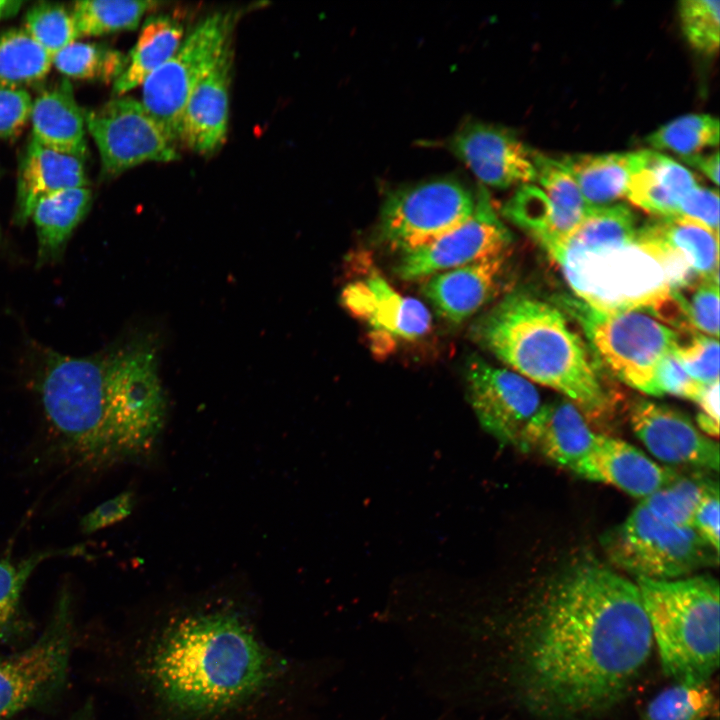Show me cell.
<instances>
[{
    "label": "cell",
    "instance_id": "13",
    "mask_svg": "<svg viewBox=\"0 0 720 720\" xmlns=\"http://www.w3.org/2000/svg\"><path fill=\"white\" fill-rule=\"evenodd\" d=\"M344 309L369 328L371 351L385 358L399 341H416L432 327L429 309L403 296L375 269L349 282L340 295Z\"/></svg>",
    "mask_w": 720,
    "mask_h": 720
},
{
    "label": "cell",
    "instance_id": "44",
    "mask_svg": "<svg viewBox=\"0 0 720 720\" xmlns=\"http://www.w3.org/2000/svg\"><path fill=\"white\" fill-rule=\"evenodd\" d=\"M656 382L661 394L668 393L696 402L705 386L684 370L672 351L661 360L656 372Z\"/></svg>",
    "mask_w": 720,
    "mask_h": 720
},
{
    "label": "cell",
    "instance_id": "42",
    "mask_svg": "<svg viewBox=\"0 0 720 720\" xmlns=\"http://www.w3.org/2000/svg\"><path fill=\"white\" fill-rule=\"evenodd\" d=\"M715 280L703 279L694 285L690 299L684 297L689 322L707 336H719V289Z\"/></svg>",
    "mask_w": 720,
    "mask_h": 720
},
{
    "label": "cell",
    "instance_id": "31",
    "mask_svg": "<svg viewBox=\"0 0 720 720\" xmlns=\"http://www.w3.org/2000/svg\"><path fill=\"white\" fill-rule=\"evenodd\" d=\"M636 217L624 204L589 208L571 235L554 250L588 252L631 241L637 233Z\"/></svg>",
    "mask_w": 720,
    "mask_h": 720
},
{
    "label": "cell",
    "instance_id": "35",
    "mask_svg": "<svg viewBox=\"0 0 720 720\" xmlns=\"http://www.w3.org/2000/svg\"><path fill=\"white\" fill-rule=\"evenodd\" d=\"M710 478L701 473L678 474L641 503L673 525L693 528L694 514Z\"/></svg>",
    "mask_w": 720,
    "mask_h": 720
},
{
    "label": "cell",
    "instance_id": "16",
    "mask_svg": "<svg viewBox=\"0 0 720 720\" xmlns=\"http://www.w3.org/2000/svg\"><path fill=\"white\" fill-rule=\"evenodd\" d=\"M449 148L490 187L506 189L536 181L535 151L511 129L470 122L455 133Z\"/></svg>",
    "mask_w": 720,
    "mask_h": 720
},
{
    "label": "cell",
    "instance_id": "32",
    "mask_svg": "<svg viewBox=\"0 0 720 720\" xmlns=\"http://www.w3.org/2000/svg\"><path fill=\"white\" fill-rule=\"evenodd\" d=\"M53 56L25 30L0 33V87L22 88L42 80L49 73Z\"/></svg>",
    "mask_w": 720,
    "mask_h": 720
},
{
    "label": "cell",
    "instance_id": "30",
    "mask_svg": "<svg viewBox=\"0 0 720 720\" xmlns=\"http://www.w3.org/2000/svg\"><path fill=\"white\" fill-rule=\"evenodd\" d=\"M558 161L572 176L590 208L609 206L626 196L630 153L574 154Z\"/></svg>",
    "mask_w": 720,
    "mask_h": 720
},
{
    "label": "cell",
    "instance_id": "1",
    "mask_svg": "<svg viewBox=\"0 0 720 720\" xmlns=\"http://www.w3.org/2000/svg\"><path fill=\"white\" fill-rule=\"evenodd\" d=\"M250 608L204 599L125 632L114 674L136 720H298L310 671L273 643Z\"/></svg>",
    "mask_w": 720,
    "mask_h": 720
},
{
    "label": "cell",
    "instance_id": "18",
    "mask_svg": "<svg viewBox=\"0 0 720 720\" xmlns=\"http://www.w3.org/2000/svg\"><path fill=\"white\" fill-rule=\"evenodd\" d=\"M509 252L433 274L421 291L434 311L451 324H460L500 291Z\"/></svg>",
    "mask_w": 720,
    "mask_h": 720
},
{
    "label": "cell",
    "instance_id": "6",
    "mask_svg": "<svg viewBox=\"0 0 720 720\" xmlns=\"http://www.w3.org/2000/svg\"><path fill=\"white\" fill-rule=\"evenodd\" d=\"M552 257L581 301L600 312L648 309L672 291L670 250L637 233L625 243Z\"/></svg>",
    "mask_w": 720,
    "mask_h": 720
},
{
    "label": "cell",
    "instance_id": "14",
    "mask_svg": "<svg viewBox=\"0 0 720 720\" xmlns=\"http://www.w3.org/2000/svg\"><path fill=\"white\" fill-rule=\"evenodd\" d=\"M512 236L485 189L476 192L471 217L431 243L401 254L394 267L402 280L425 279L433 274L508 252Z\"/></svg>",
    "mask_w": 720,
    "mask_h": 720
},
{
    "label": "cell",
    "instance_id": "37",
    "mask_svg": "<svg viewBox=\"0 0 720 720\" xmlns=\"http://www.w3.org/2000/svg\"><path fill=\"white\" fill-rule=\"evenodd\" d=\"M714 705L707 682L676 685L660 692L648 704L647 720H703Z\"/></svg>",
    "mask_w": 720,
    "mask_h": 720
},
{
    "label": "cell",
    "instance_id": "50",
    "mask_svg": "<svg viewBox=\"0 0 720 720\" xmlns=\"http://www.w3.org/2000/svg\"><path fill=\"white\" fill-rule=\"evenodd\" d=\"M697 423L700 429L704 431L705 434L709 435L710 437H718L719 423L715 422L713 419L709 418L703 413L698 414Z\"/></svg>",
    "mask_w": 720,
    "mask_h": 720
},
{
    "label": "cell",
    "instance_id": "43",
    "mask_svg": "<svg viewBox=\"0 0 720 720\" xmlns=\"http://www.w3.org/2000/svg\"><path fill=\"white\" fill-rule=\"evenodd\" d=\"M33 101L27 90L0 87V138L17 136L30 120Z\"/></svg>",
    "mask_w": 720,
    "mask_h": 720
},
{
    "label": "cell",
    "instance_id": "29",
    "mask_svg": "<svg viewBox=\"0 0 720 720\" xmlns=\"http://www.w3.org/2000/svg\"><path fill=\"white\" fill-rule=\"evenodd\" d=\"M182 24L168 15L149 17L138 40L127 56L122 74L113 83V94L118 97L141 86L144 81L180 47L184 40Z\"/></svg>",
    "mask_w": 720,
    "mask_h": 720
},
{
    "label": "cell",
    "instance_id": "52",
    "mask_svg": "<svg viewBox=\"0 0 720 720\" xmlns=\"http://www.w3.org/2000/svg\"><path fill=\"white\" fill-rule=\"evenodd\" d=\"M65 720H95L93 704L86 702Z\"/></svg>",
    "mask_w": 720,
    "mask_h": 720
},
{
    "label": "cell",
    "instance_id": "23",
    "mask_svg": "<svg viewBox=\"0 0 720 720\" xmlns=\"http://www.w3.org/2000/svg\"><path fill=\"white\" fill-rule=\"evenodd\" d=\"M630 167L626 197L660 218L677 217L680 200L698 184L690 170L654 150L630 153Z\"/></svg>",
    "mask_w": 720,
    "mask_h": 720
},
{
    "label": "cell",
    "instance_id": "33",
    "mask_svg": "<svg viewBox=\"0 0 720 720\" xmlns=\"http://www.w3.org/2000/svg\"><path fill=\"white\" fill-rule=\"evenodd\" d=\"M160 5L155 1L85 0L71 10L79 37L134 30L143 15Z\"/></svg>",
    "mask_w": 720,
    "mask_h": 720
},
{
    "label": "cell",
    "instance_id": "46",
    "mask_svg": "<svg viewBox=\"0 0 720 720\" xmlns=\"http://www.w3.org/2000/svg\"><path fill=\"white\" fill-rule=\"evenodd\" d=\"M677 217L697 221L715 233L719 231V195L717 190L699 184L680 200Z\"/></svg>",
    "mask_w": 720,
    "mask_h": 720
},
{
    "label": "cell",
    "instance_id": "20",
    "mask_svg": "<svg viewBox=\"0 0 720 720\" xmlns=\"http://www.w3.org/2000/svg\"><path fill=\"white\" fill-rule=\"evenodd\" d=\"M595 437L583 413L568 399H559L540 407L526 426L518 449L538 453L577 474Z\"/></svg>",
    "mask_w": 720,
    "mask_h": 720
},
{
    "label": "cell",
    "instance_id": "7",
    "mask_svg": "<svg viewBox=\"0 0 720 720\" xmlns=\"http://www.w3.org/2000/svg\"><path fill=\"white\" fill-rule=\"evenodd\" d=\"M564 310L582 325L596 357L628 386L661 396L657 368L679 333L644 309L604 313L581 300L565 298Z\"/></svg>",
    "mask_w": 720,
    "mask_h": 720
},
{
    "label": "cell",
    "instance_id": "8",
    "mask_svg": "<svg viewBox=\"0 0 720 720\" xmlns=\"http://www.w3.org/2000/svg\"><path fill=\"white\" fill-rule=\"evenodd\" d=\"M75 636L72 593L63 586L36 639L25 648L0 658V720L48 703L62 692Z\"/></svg>",
    "mask_w": 720,
    "mask_h": 720
},
{
    "label": "cell",
    "instance_id": "15",
    "mask_svg": "<svg viewBox=\"0 0 720 720\" xmlns=\"http://www.w3.org/2000/svg\"><path fill=\"white\" fill-rule=\"evenodd\" d=\"M467 398L482 428L501 445L519 448L522 434L540 409L541 398L531 381L479 356L465 368Z\"/></svg>",
    "mask_w": 720,
    "mask_h": 720
},
{
    "label": "cell",
    "instance_id": "47",
    "mask_svg": "<svg viewBox=\"0 0 720 720\" xmlns=\"http://www.w3.org/2000/svg\"><path fill=\"white\" fill-rule=\"evenodd\" d=\"M693 529L719 553V486L712 479L697 505Z\"/></svg>",
    "mask_w": 720,
    "mask_h": 720
},
{
    "label": "cell",
    "instance_id": "2",
    "mask_svg": "<svg viewBox=\"0 0 720 720\" xmlns=\"http://www.w3.org/2000/svg\"><path fill=\"white\" fill-rule=\"evenodd\" d=\"M653 638L637 585L582 565L547 590L520 643L529 704L560 719L615 704L649 658Z\"/></svg>",
    "mask_w": 720,
    "mask_h": 720
},
{
    "label": "cell",
    "instance_id": "38",
    "mask_svg": "<svg viewBox=\"0 0 720 720\" xmlns=\"http://www.w3.org/2000/svg\"><path fill=\"white\" fill-rule=\"evenodd\" d=\"M24 30L52 56L79 38L71 11L58 3L32 6L26 13Z\"/></svg>",
    "mask_w": 720,
    "mask_h": 720
},
{
    "label": "cell",
    "instance_id": "49",
    "mask_svg": "<svg viewBox=\"0 0 720 720\" xmlns=\"http://www.w3.org/2000/svg\"><path fill=\"white\" fill-rule=\"evenodd\" d=\"M697 403L701 413L719 423V381L705 385Z\"/></svg>",
    "mask_w": 720,
    "mask_h": 720
},
{
    "label": "cell",
    "instance_id": "53",
    "mask_svg": "<svg viewBox=\"0 0 720 720\" xmlns=\"http://www.w3.org/2000/svg\"><path fill=\"white\" fill-rule=\"evenodd\" d=\"M1 241H2V232H1V228H0V243H1Z\"/></svg>",
    "mask_w": 720,
    "mask_h": 720
},
{
    "label": "cell",
    "instance_id": "26",
    "mask_svg": "<svg viewBox=\"0 0 720 720\" xmlns=\"http://www.w3.org/2000/svg\"><path fill=\"white\" fill-rule=\"evenodd\" d=\"M85 552L83 546H73L35 552L17 561L10 556L0 558V645L17 643L33 630L22 606V593L35 569L45 560Z\"/></svg>",
    "mask_w": 720,
    "mask_h": 720
},
{
    "label": "cell",
    "instance_id": "9",
    "mask_svg": "<svg viewBox=\"0 0 720 720\" xmlns=\"http://www.w3.org/2000/svg\"><path fill=\"white\" fill-rule=\"evenodd\" d=\"M608 559L637 578L674 580L718 562L717 553L693 528L673 525L641 502L601 538Z\"/></svg>",
    "mask_w": 720,
    "mask_h": 720
},
{
    "label": "cell",
    "instance_id": "4",
    "mask_svg": "<svg viewBox=\"0 0 720 720\" xmlns=\"http://www.w3.org/2000/svg\"><path fill=\"white\" fill-rule=\"evenodd\" d=\"M470 336L514 372L565 395L588 422L611 415L599 360L559 305L512 291L473 323Z\"/></svg>",
    "mask_w": 720,
    "mask_h": 720
},
{
    "label": "cell",
    "instance_id": "19",
    "mask_svg": "<svg viewBox=\"0 0 720 720\" xmlns=\"http://www.w3.org/2000/svg\"><path fill=\"white\" fill-rule=\"evenodd\" d=\"M231 43L195 86L183 110L179 142L202 155L218 150L227 136L233 67Z\"/></svg>",
    "mask_w": 720,
    "mask_h": 720
},
{
    "label": "cell",
    "instance_id": "10",
    "mask_svg": "<svg viewBox=\"0 0 720 720\" xmlns=\"http://www.w3.org/2000/svg\"><path fill=\"white\" fill-rule=\"evenodd\" d=\"M476 193L454 178H438L393 190L377 224L378 240L401 254L425 246L468 220Z\"/></svg>",
    "mask_w": 720,
    "mask_h": 720
},
{
    "label": "cell",
    "instance_id": "45",
    "mask_svg": "<svg viewBox=\"0 0 720 720\" xmlns=\"http://www.w3.org/2000/svg\"><path fill=\"white\" fill-rule=\"evenodd\" d=\"M136 496L126 490L96 506L80 520V531L90 535L128 517L135 506Z\"/></svg>",
    "mask_w": 720,
    "mask_h": 720
},
{
    "label": "cell",
    "instance_id": "48",
    "mask_svg": "<svg viewBox=\"0 0 720 720\" xmlns=\"http://www.w3.org/2000/svg\"><path fill=\"white\" fill-rule=\"evenodd\" d=\"M681 161L691 167L698 169L708 177L715 185L719 183V153L715 151L710 154H692L680 157Z\"/></svg>",
    "mask_w": 720,
    "mask_h": 720
},
{
    "label": "cell",
    "instance_id": "21",
    "mask_svg": "<svg viewBox=\"0 0 720 720\" xmlns=\"http://www.w3.org/2000/svg\"><path fill=\"white\" fill-rule=\"evenodd\" d=\"M577 475L613 485L633 497L644 499L670 482L677 473L660 466L628 442L596 434L592 450Z\"/></svg>",
    "mask_w": 720,
    "mask_h": 720
},
{
    "label": "cell",
    "instance_id": "5",
    "mask_svg": "<svg viewBox=\"0 0 720 720\" xmlns=\"http://www.w3.org/2000/svg\"><path fill=\"white\" fill-rule=\"evenodd\" d=\"M636 585L664 674L677 682H707L719 666L717 580L637 578Z\"/></svg>",
    "mask_w": 720,
    "mask_h": 720
},
{
    "label": "cell",
    "instance_id": "28",
    "mask_svg": "<svg viewBox=\"0 0 720 720\" xmlns=\"http://www.w3.org/2000/svg\"><path fill=\"white\" fill-rule=\"evenodd\" d=\"M637 233L677 252L700 278L719 282L718 233L705 225L683 217H664L643 225Z\"/></svg>",
    "mask_w": 720,
    "mask_h": 720
},
{
    "label": "cell",
    "instance_id": "41",
    "mask_svg": "<svg viewBox=\"0 0 720 720\" xmlns=\"http://www.w3.org/2000/svg\"><path fill=\"white\" fill-rule=\"evenodd\" d=\"M502 213L511 223L540 241L548 231L552 209L541 188L525 184L519 186L504 204Z\"/></svg>",
    "mask_w": 720,
    "mask_h": 720
},
{
    "label": "cell",
    "instance_id": "24",
    "mask_svg": "<svg viewBox=\"0 0 720 720\" xmlns=\"http://www.w3.org/2000/svg\"><path fill=\"white\" fill-rule=\"evenodd\" d=\"M32 138L39 143L86 158V123L67 78L43 91L33 101Z\"/></svg>",
    "mask_w": 720,
    "mask_h": 720
},
{
    "label": "cell",
    "instance_id": "39",
    "mask_svg": "<svg viewBox=\"0 0 720 720\" xmlns=\"http://www.w3.org/2000/svg\"><path fill=\"white\" fill-rule=\"evenodd\" d=\"M683 34L698 52L713 54L719 47L720 2L718 0H683L679 3Z\"/></svg>",
    "mask_w": 720,
    "mask_h": 720
},
{
    "label": "cell",
    "instance_id": "34",
    "mask_svg": "<svg viewBox=\"0 0 720 720\" xmlns=\"http://www.w3.org/2000/svg\"><path fill=\"white\" fill-rule=\"evenodd\" d=\"M127 56L109 46L74 41L53 56L52 65L64 75L80 80L115 82Z\"/></svg>",
    "mask_w": 720,
    "mask_h": 720
},
{
    "label": "cell",
    "instance_id": "12",
    "mask_svg": "<svg viewBox=\"0 0 720 720\" xmlns=\"http://www.w3.org/2000/svg\"><path fill=\"white\" fill-rule=\"evenodd\" d=\"M84 116L99 150L102 177H115L148 161L178 158L175 145L143 104L132 97H115L84 111Z\"/></svg>",
    "mask_w": 720,
    "mask_h": 720
},
{
    "label": "cell",
    "instance_id": "27",
    "mask_svg": "<svg viewBox=\"0 0 720 720\" xmlns=\"http://www.w3.org/2000/svg\"><path fill=\"white\" fill-rule=\"evenodd\" d=\"M536 180L551 204L547 233L539 241L551 254L571 235L590 208L572 176L556 159L535 151Z\"/></svg>",
    "mask_w": 720,
    "mask_h": 720
},
{
    "label": "cell",
    "instance_id": "51",
    "mask_svg": "<svg viewBox=\"0 0 720 720\" xmlns=\"http://www.w3.org/2000/svg\"><path fill=\"white\" fill-rule=\"evenodd\" d=\"M22 5V1L0 0V21L18 13Z\"/></svg>",
    "mask_w": 720,
    "mask_h": 720
},
{
    "label": "cell",
    "instance_id": "22",
    "mask_svg": "<svg viewBox=\"0 0 720 720\" xmlns=\"http://www.w3.org/2000/svg\"><path fill=\"white\" fill-rule=\"evenodd\" d=\"M86 158L49 148L31 138L19 164L14 220L26 225L35 205L59 191L89 186Z\"/></svg>",
    "mask_w": 720,
    "mask_h": 720
},
{
    "label": "cell",
    "instance_id": "36",
    "mask_svg": "<svg viewBox=\"0 0 720 720\" xmlns=\"http://www.w3.org/2000/svg\"><path fill=\"white\" fill-rule=\"evenodd\" d=\"M655 150L674 152L679 157L700 153L719 143V121L709 114H687L652 132L646 138Z\"/></svg>",
    "mask_w": 720,
    "mask_h": 720
},
{
    "label": "cell",
    "instance_id": "17",
    "mask_svg": "<svg viewBox=\"0 0 720 720\" xmlns=\"http://www.w3.org/2000/svg\"><path fill=\"white\" fill-rule=\"evenodd\" d=\"M629 419L636 437L662 462L718 471V443L678 410L638 399L630 407Z\"/></svg>",
    "mask_w": 720,
    "mask_h": 720
},
{
    "label": "cell",
    "instance_id": "40",
    "mask_svg": "<svg viewBox=\"0 0 720 720\" xmlns=\"http://www.w3.org/2000/svg\"><path fill=\"white\" fill-rule=\"evenodd\" d=\"M678 333L672 352L684 370L703 385L719 381L718 339L695 330Z\"/></svg>",
    "mask_w": 720,
    "mask_h": 720
},
{
    "label": "cell",
    "instance_id": "25",
    "mask_svg": "<svg viewBox=\"0 0 720 720\" xmlns=\"http://www.w3.org/2000/svg\"><path fill=\"white\" fill-rule=\"evenodd\" d=\"M92 199V190L87 186L59 191L38 201L30 218L37 233L38 266L62 257L73 231L89 212Z\"/></svg>",
    "mask_w": 720,
    "mask_h": 720
},
{
    "label": "cell",
    "instance_id": "11",
    "mask_svg": "<svg viewBox=\"0 0 720 720\" xmlns=\"http://www.w3.org/2000/svg\"><path fill=\"white\" fill-rule=\"evenodd\" d=\"M234 24L233 13L207 16L185 37L174 55L142 84L141 103L174 145L179 142L186 101L232 41Z\"/></svg>",
    "mask_w": 720,
    "mask_h": 720
},
{
    "label": "cell",
    "instance_id": "3",
    "mask_svg": "<svg viewBox=\"0 0 720 720\" xmlns=\"http://www.w3.org/2000/svg\"><path fill=\"white\" fill-rule=\"evenodd\" d=\"M45 397L70 443L113 464L150 449L167 413L157 353L146 342L83 357L56 354L46 371Z\"/></svg>",
    "mask_w": 720,
    "mask_h": 720
}]
</instances>
